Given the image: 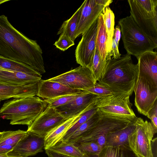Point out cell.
<instances>
[{
	"instance_id": "cell-15",
	"label": "cell",
	"mask_w": 157,
	"mask_h": 157,
	"mask_svg": "<svg viewBox=\"0 0 157 157\" xmlns=\"http://www.w3.org/2000/svg\"><path fill=\"white\" fill-rule=\"evenodd\" d=\"M138 76L145 78L153 87L157 88V53L148 52L137 58Z\"/></svg>"
},
{
	"instance_id": "cell-33",
	"label": "cell",
	"mask_w": 157,
	"mask_h": 157,
	"mask_svg": "<svg viewBox=\"0 0 157 157\" xmlns=\"http://www.w3.org/2000/svg\"><path fill=\"white\" fill-rule=\"evenodd\" d=\"M121 37V30L120 27L119 25H117L114 29L111 45V56H113L112 58L113 59H117L121 56L118 49L119 43Z\"/></svg>"
},
{
	"instance_id": "cell-40",
	"label": "cell",
	"mask_w": 157,
	"mask_h": 157,
	"mask_svg": "<svg viewBox=\"0 0 157 157\" xmlns=\"http://www.w3.org/2000/svg\"><path fill=\"white\" fill-rule=\"evenodd\" d=\"M45 152L48 157H71L56 153L48 149L46 150ZM93 157H98V156Z\"/></svg>"
},
{
	"instance_id": "cell-23",
	"label": "cell",
	"mask_w": 157,
	"mask_h": 157,
	"mask_svg": "<svg viewBox=\"0 0 157 157\" xmlns=\"http://www.w3.org/2000/svg\"><path fill=\"white\" fill-rule=\"evenodd\" d=\"M96 99L83 111L77 121L67 131L59 142H67L72 134L82 124L88 120L97 112L98 107L95 102Z\"/></svg>"
},
{
	"instance_id": "cell-41",
	"label": "cell",
	"mask_w": 157,
	"mask_h": 157,
	"mask_svg": "<svg viewBox=\"0 0 157 157\" xmlns=\"http://www.w3.org/2000/svg\"><path fill=\"white\" fill-rule=\"evenodd\" d=\"M96 2L98 4L105 7L109 6L113 1L112 0H95Z\"/></svg>"
},
{
	"instance_id": "cell-16",
	"label": "cell",
	"mask_w": 157,
	"mask_h": 157,
	"mask_svg": "<svg viewBox=\"0 0 157 157\" xmlns=\"http://www.w3.org/2000/svg\"><path fill=\"white\" fill-rule=\"evenodd\" d=\"M86 91L74 89L59 82L41 79L39 82L37 96L45 99L62 96L83 93Z\"/></svg>"
},
{
	"instance_id": "cell-30",
	"label": "cell",
	"mask_w": 157,
	"mask_h": 157,
	"mask_svg": "<svg viewBox=\"0 0 157 157\" xmlns=\"http://www.w3.org/2000/svg\"><path fill=\"white\" fill-rule=\"evenodd\" d=\"M28 133L27 131L20 130L3 131L2 137L0 140V145L6 144L15 146Z\"/></svg>"
},
{
	"instance_id": "cell-34",
	"label": "cell",
	"mask_w": 157,
	"mask_h": 157,
	"mask_svg": "<svg viewBox=\"0 0 157 157\" xmlns=\"http://www.w3.org/2000/svg\"><path fill=\"white\" fill-rule=\"evenodd\" d=\"M138 5L147 13L157 17V0H136Z\"/></svg>"
},
{
	"instance_id": "cell-19",
	"label": "cell",
	"mask_w": 157,
	"mask_h": 157,
	"mask_svg": "<svg viewBox=\"0 0 157 157\" xmlns=\"http://www.w3.org/2000/svg\"><path fill=\"white\" fill-rule=\"evenodd\" d=\"M42 76L23 72L0 70V83L13 85L29 84L39 81Z\"/></svg>"
},
{
	"instance_id": "cell-25",
	"label": "cell",
	"mask_w": 157,
	"mask_h": 157,
	"mask_svg": "<svg viewBox=\"0 0 157 157\" xmlns=\"http://www.w3.org/2000/svg\"><path fill=\"white\" fill-rule=\"evenodd\" d=\"M56 153L71 157H93L84 154L73 143L58 142L48 149Z\"/></svg>"
},
{
	"instance_id": "cell-29",
	"label": "cell",
	"mask_w": 157,
	"mask_h": 157,
	"mask_svg": "<svg viewBox=\"0 0 157 157\" xmlns=\"http://www.w3.org/2000/svg\"><path fill=\"white\" fill-rule=\"evenodd\" d=\"M107 60L101 58L98 50L95 48L91 67L89 69L97 82L99 81L104 72Z\"/></svg>"
},
{
	"instance_id": "cell-32",
	"label": "cell",
	"mask_w": 157,
	"mask_h": 157,
	"mask_svg": "<svg viewBox=\"0 0 157 157\" xmlns=\"http://www.w3.org/2000/svg\"><path fill=\"white\" fill-rule=\"evenodd\" d=\"M86 92V91L83 93L67 95L53 99L44 100L48 103V106L51 108H56L69 103Z\"/></svg>"
},
{
	"instance_id": "cell-4",
	"label": "cell",
	"mask_w": 157,
	"mask_h": 157,
	"mask_svg": "<svg viewBox=\"0 0 157 157\" xmlns=\"http://www.w3.org/2000/svg\"><path fill=\"white\" fill-rule=\"evenodd\" d=\"M118 25L127 53L138 58L144 53L153 51L157 45L140 29L130 15L120 19Z\"/></svg>"
},
{
	"instance_id": "cell-48",
	"label": "cell",
	"mask_w": 157,
	"mask_h": 157,
	"mask_svg": "<svg viewBox=\"0 0 157 157\" xmlns=\"http://www.w3.org/2000/svg\"><path fill=\"white\" fill-rule=\"evenodd\" d=\"M135 157H137V156H135Z\"/></svg>"
},
{
	"instance_id": "cell-37",
	"label": "cell",
	"mask_w": 157,
	"mask_h": 157,
	"mask_svg": "<svg viewBox=\"0 0 157 157\" xmlns=\"http://www.w3.org/2000/svg\"><path fill=\"white\" fill-rule=\"evenodd\" d=\"M83 90L98 96H106L115 94L111 90L97 82L95 85Z\"/></svg>"
},
{
	"instance_id": "cell-10",
	"label": "cell",
	"mask_w": 157,
	"mask_h": 157,
	"mask_svg": "<svg viewBox=\"0 0 157 157\" xmlns=\"http://www.w3.org/2000/svg\"><path fill=\"white\" fill-rule=\"evenodd\" d=\"M98 21L82 35V37L75 50L77 63L80 66L90 69L96 48Z\"/></svg>"
},
{
	"instance_id": "cell-36",
	"label": "cell",
	"mask_w": 157,
	"mask_h": 157,
	"mask_svg": "<svg viewBox=\"0 0 157 157\" xmlns=\"http://www.w3.org/2000/svg\"><path fill=\"white\" fill-rule=\"evenodd\" d=\"M121 147L105 145L102 147L98 157H120Z\"/></svg>"
},
{
	"instance_id": "cell-43",
	"label": "cell",
	"mask_w": 157,
	"mask_h": 157,
	"mask_svg": "<svg viewBox=\"0 0 157 157\" xmlns=\"http://www.w3.org/2000/svg\"><path fill=\"white\" fill-rule=\"evenodd\" d=\"M9 1V0H0V5L2 3Z\"/></svg>"
},
{
	"instance_id": "cell-39",
	"label": "cell",
	"mask_w": 157,
	"mask_h": 157,
	"mask_svg": "<svg viewBox=\"0 0 157 157\" xmlns=\"http://www.w3.org/2000/svg\"><path fill=\"white\" fill-rule=\"evenodd\" d=\"M14 147V146L10 145H0V155H7L13 150Z\"/></svg>"
},
{
	"instance_id": "cell-45",
	"label": "cell",
	"mask_w": 157,
	"mask_h": 157,
	"mask_svg": "<svg viewBox=\"0 0 157 157\" xmlns=\"http://www.w3.org/2000/svg\"><path fill=\"white\" fill-rule=\"evenodd\" d=\"M8 156L7 155H0V157H6Z\"/></svg>"
},
{
	"instance_id": "cell-20",
	"label": "cell",
	"mask_w": 157,
	"mask_h": 157,
	"mask_svg": "<svg viewBox=\"0 0 157 157\" xmlns=\"http://www.w3.org/2000/svg\"><path fill=\"white\" fill-rule=\"evenodd\" d=\"M82 112L66 120L49 132L44 137V149H49L58 142L67 131L77 121Z\"/></svg>"
},
{
	"instance_id": "cell-31",
	"label": "cell",
	"mask_w": 157,
	"mask_h": 157,
	"mask_svg": "<svg viewBox=\"0 0 157 157\" xmlns=\"http://www.w3.org/2000/svg\"><path fill=\"white\" fill-rule=\"evenodd\" d=\"M84 154L98 155L102 147L94 141L78 142L74 143Z\"/></svg>"
},
{
	"instance_id": "cell-22",
	"label": "cell",
	"mask_w": 157,
	"mask_h": 157,
	"mask_svg": "<svg viewBox=\"0 0 157 157\" xmlns=\"http://www.w3.org/2000/svg\"><path fill=\"white\" fill-rule=\"evenodd\" d=\"M103 17L108 40L106 44V57L108 60L111 59V51L113 36L115 25V16L109 6L106 7L103 13Z\"/></svg>"
},
{
	"instance_id": "cell-2",
	"label": "cell",
	"mask_w": 157,
	"mask_h": 157,
	"mask_svg": "<svg viewBox=\"0 0 157 157\" xmlns=\"http://www.w3.org/2000/svg\"><path fill=\"white\" fill-rule=\"evenodd\" d=\"M138 71V64H134L131 55L127 54L107 60L104 73L97 82L115 94L131 96L134 91Z\"/></svg>"
},
{
	"instance_id": "cell-17",
	"label": "cell",
	"mask_w": 157,
	"mask_h": 157,
	"mask_svg": "<svg viewBox=\"0 0 157 157\" xmlns=\"http://www.w3.org/2000/svg\"><path fill=\"white\" fill-rule=\"evenodd\" d=\"M97 96L86 91L69 103L55 109L67 120L82 112L95 100Z\"/></svg>"
},
{
	"instance_id": "cell-6",
	"label": "cell",
	"mask_w": 157,
	"mask_h": 157,
	"mask_svg": "<svg viewBox=\"0 0 157 157\" xmlns=\"http://www.w3.org/2000/svg\"><path fill=\"white\" fill-rule=\"evenodd\" d=\"M98 111L100 116L98 121L94 127L76 142L94 141L100 136H106L110 132L125 128L136 121L138 118L136 116H118Z\"/></svg>"
},
{
	"instance_id": "cell-49",
	"label": "cell",
	"mask_w": 157,
	"mask_h": 157,
	"mask_svg": "<svg viewBox=\"0 0 157 157\" xmlns=\"http://www.w3.org/2000/svg\"></svg>"
},
{
	"instance_id": "cell-35",
	"label": "cell",
	"mask_w": 157,
	"mask_h": 157,
	"mask_svg": "<svg viewBox=\"0 0 157 157\" xmlns=\"http://www.w3.org/2000/svg\"><path fill=\"white\" fill-rule=\"evenodd\" d=\"M74 44V41L63 33L60 34L58 39L54 44L57 48L63 51H66Z\"/></svg>"
},
{
	"instance_id": "cell-44",
	"label": "cell",
	"mask_w": 157,
	"mask_h": 157,
	"mask_svg": "<svg viewBox=\"0 0 157 157\" xmlns=\"http://www.w3.org/2000/svg\"><path fill=\"white\" fill-rule=\"evenodd\" d=\"M0 70H4V71H10L7 70H6L4 68H3L1 67V66H0Z\"/></svg>"
},
{
	"instance_id": "cell-14",
	"label": "cell",
	"mask_w": 157,
	"mask_h": 157,
	"mask_svg": "<svg viewBox=\"0 0 157 157\" xmlns=\"http://www.w3.org/2000/svg\"><path fill=\"white\" fill-rule=\"evenodd\" d=\"M76 37L82 35L104 13L105 7L98 4L95 0H85L82 4Z\"/></svg>"
},
{
	"instance_id": "cell-26",
	"label": "cell",
	"mask_w": 157,
	"mask_h": 157,
	"mask_svg": "<svg viewBox=\"0 0 157 157\" xmlns=\"http://www.w3.org/2000/svg\"><path fill=\"white\" fill-rule=\"evenodd\" d=\"M0 66L9 71L19 72L42 76L41 75L28 65L15 61L0 55Z\"/></svg>"
},
{
	"instance_id": "cell-8",
	"label": "cell",
	"mask_w": 157,
	"mask_h": 157,
	"mask_svg": "<svg viewBox=\"0 0 157 157\" xmlns=\"http://www.w3.org/2000/svg\"><path fill=\"white\" fill-rule=\"evenodd\" d=\"M47 80L81 90L92 87L97 82L90 70L81 66Z\"/></svg>"
},
{
	"instance_id": "cell-38",
	"label": "cell",
	"mask_w": 157,
	"mask_h": 157,
	"mask_svg": "<svg viewBox=\"0 0 157 157\" xmlns=\"http://www.w3.org/2000/svg\"><path fill=\"white\" fill-rule=\"evenodd\" d=\"M146 116L151 120V123L156 133L157 131V102L149 111Z\"/></svg>"
},
{
	"instance_id": "cell-47",
	"label": "cell",
	"mask_w": 157,
	"mask_h": 157,
	"mask_svg": "<svg viewBox=\"0 0 157 157\" xmlns=\"http://www.w3.org/2000/svg\"><path fill=\"white\" fill-rule=\"evenodd\" d=\"M6 157H14V156H7Z\"/></svg>"
},
{
	"instance_id": "cell-46",
	"label": "cell",
	"mask_w": 157,
	"mask_h": 157,
	"mask_svg": "<svg viewBox=\"0 0 157 157\" xmlns=\"http://www.w3.org/2000/svg\"><path fill=\"white\" fill-rule=\"evenodd\" d=\"M3 134V132H0V140L1 139Z\"/></svg>"
},
{
	"instance_id": "cell-27",
	"label": "cell",
	"mask_w": 157,
	"mask_h": 157,
	"mask_svg": "<svg viewBox=\"0 0 157 157\" xmlns=\"http://www.w3.org/2000/svg\"><path fill=\"white\" fill-rule=\"evenodd\" d=\"M82 5L69 19L64 21L57 33V35L64 33L73 41L76 39V34Z\"/></svg>"
},
{
	"instance_id": "cell-3",
	"label": "cell",
	"mask_w": 157,
	"mask_h": 157,
	"mask_svg": "<svg viewBox=\"0 0 157 157\" xmlns=\"http://www.w3.org/2000/svg\"><path fill=\"white\" fill-rule=\"evenodd\" d=\"M48 105L44 100L36 96L14 98L4 103L0 109V117L10 120L11 125L29 127Z\"/></svg>"
},
{
	"instance_id": "cell-5",
	"label": "cell",
	"mask_w": 157,
	"mask_h": 157,
	"mask_svg": "<svg viewBox=\"0 0 157 157\" xmlns=\"http://www.w3.org/2000/svg\"><path fill=\"white\" fill-rule=\"evenodd\" d=\"M128 138L129 149L137 157H153L152 141L156 133L151 122L138 117Z\"/></svg>"
},
{
	"instance_id": "cell-12",
	"label": "cell",
	"mask_w": 157,
	"mask_h": 157,
	"mask_svg": "<svg viewBox=\"0 0 157 157\" xmlns=\"http://www.w3.org/2000/svg\"><path fill=\"white\" fill-rule=\"evenodd\" d=\"M66 120L55 108L48 105L28 127L27 131L44 137L51 131Z\"/></svg>"
},
{
	"instance_id": "cell-11",
	"label": "cell",
	"mask_w": 157,
	"mask_h": 157,
	"mask_svg": "<svg viewBox=\"0 0 157 157\" xmlns=\"http://www.w3.org/2000/svg\"><path fill=\"white\" fill-rule=\"evenodd\" d=\"M130 16L141 31L157 45V17L146 12L136 0H128Z\"/></svg>"
},
{
	"instance_id": "cell-28",
	"label": "cell",
	"mask_w": 157,
	"mask_h": 157,
	"mask_svg": "<svg viewBox=\"0 0 157 157\" xmlns=\"http://www.w3.org/2000/svg\"><path fill=\"white\" fill-rule=\"evenodd\" d=\"M100 117V114L97 110V112L94 115L82 124L72 134L67 142L73 143L77 142L94 126Z\"/></svg>"
},
{
	"instance_id": "cell-1",
	"label": "cell",
	"mask_w": 157,
	"mask_h": 157,
	"mask_svg": "<svg viewBox=\"0 0 157 157\" xmlns=\"http://www.w3.org/2000/svg\"><path fill=\"white\" fill-rule=\"evenodd\" d=\"M42 50L36 41L14 28L4 15H0V55L45 72Z\"/></svg>"
},
{
	"instance_id": "cell-13",
	"label": "cell",
	"mask_w": 157,
	"mask_h": 157,
	"mask_svg": "<svg viewBox=\"0 0 157 157\" xmlns=\"http://www.w3.org/2000/svg\"><path fill=\"white\" fill-rule=\"evenodd\" d=\"M44 146V137L28 131L27 134L7 155L16 157H28L42 152Z\"/></svg>"
},
{
	"instance_id": "cell-21",
	"label": "cell",
	"mask_w": 157,
	"mask_h": 157,
	"mask_svg": "<svg viewBox=\"0 0 157 157\" xmlns=\"http://www.w3.org/2000/svg\"><path fill=\"white\" fill-rule=\"evenodd\" d=\"M136 120L122 129L108 133L106 136L105 145L119 146L129 149L128 137L135 128Z\"/></svg>"
},
{
	"instance_id": "cell-9",
	"label": "cell",
	"mask_w": 157,
	"mask_h": 157,
	"mask_svg": "<svg viewBox=\"0 0 157 157\" xmlns=\"http://www.w3.org/2000/svg\"><path fill=\"white\" fill-rule=\"evenodd\" d=\"M135 105L140 114L147 116L157 102V88L144 78L138 76L134 87Z\"/></svg>"
},
{
	"instance_id": "cell-18",
	"label": "cell",
	"mask_w": 157,
	"mask_h": 157,
	"mask_svg": "<svg viewBox=\"0 0 157 157\" xmlns=\"http://www.w3.org/2000/svg\"><path fill=\"white\" fill-rule=\"evenodd\" d=\"M39 81L21 85L0 83V101L11 98L36 96L38 93Z\"/></svg>"
},
{
	"instance_id": "cell-42",
	"label": "cell",
	"mask_w": 157,
	"mask_h": 157,
	"mask_svg": "<svg viewBox=\"0 0 157 157\" xmlns=\"http://www.w3.org/2000/svg\"><path fill=\"white\" fill-rule=\"evenodd\" d=\"M125 148L121 147V151L120 157H130L128 155L127 152H126Z\"/></svg>"
},
{
	"instance_id": "cell-24",
	"label": "cell",
	"mask_w": 157,
	"mask_h": 157,
	"mask_svg": "<svg viewBox=\"0 0 157 157\" xmlns=\"http://www.w3.org/2000/svg\"><path fill=\"white\" fill-rule=\"evenodd\" d=\"M103 13H101L97 19L98 28L96 48L99 51L102 59L106 60V44L108 36L104 24Z\"/></svg>"
},
{
	"instance_id": "cell-50",
	"label": "cell",
	"mask_w": 157,
	"mask_h": 157,
	"mask_svg": "<svg viewBox=\"0 0 157 157\" xmlns=\"http://www.w3.org/2000/svg\"></svg>"
},
{
	"instance_id": "cell-7",
	"label": "cell",
	"mask_w": 157,
	"mask_h": 157,
	"mask_svg": "<svg viewBox=\"0 0 157 157\" xmlns=\"http://www.w3.org/2000/svg\"><path fill=\"white\" fill-rule=\"evenodd\" d=\"M130 95L114 94L106 96H98L95 102L99 111L112 115L136 116L132 108Z\"/></svg>"
}]
</instances>
